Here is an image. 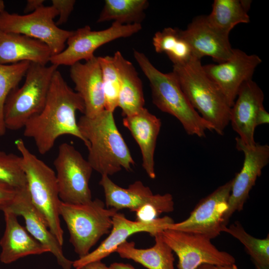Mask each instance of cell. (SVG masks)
<instances>
[{"label":"cell","mask_w":269,"mask_h":269,"mask_svg":"<svg viewBox=\"0 0 269 269\" xmlns=\"http://www.w3.org/2000/svg\"><path fill=\"white\" fill-rule=\"evenodd\" d=\"M77 111L84 114V102L57 70L43 109L27 121L23 128V135L33 139L37 151L42 155L49 152L57 138L63 135L75 136L87 146L76 120Z\"/></svg>","instance_id":"cell-1"},{"label":"cell","mask_w":269,"mask_h":269,"mask_svg":"<svg viewBox=\"0 0 269 269\" xmlns=\"http://www.w3.org/2000/svg\"><path fill=\"white\" fill-rule=\"evenodd\" d=\"M113 113L104 110L94 117L83 115L78 121L80 132L87 143L88 161L101 175H112L122 168L130 171L134 164Z\"/></svg>","instance_id":"cell-2"},{"label":"cell","mask_w":269,"mask_h":269,"mask_svg":"<svg viewBox=\"0 0 269 269\" xmlns=\"http://www.w3.org/2000/svg\"><path fill=\"white\" fill-rule=\"evenodd\" d=\"M133 54L148 80L152 102L158 109L176 118L189 135L203 137L206 131H214L192 107L172 72H161L142 52L134 50Z\"/></svg>","instance_id":"cell-3"},{"label":"cell","mask_w":269,"mask_h":269,"mask_svg":"<svg viewBox=\"0 0 269 269\" xmlns=\"http://www.w3.org/2000/svg\"><path fill=\"white\" fill-rule=\"evenodd\" d=\"M172 72L192 107L214 131L223 135L230 123L231 107L205 72L201 59L194 58L184 64L173 65Z\"/></svg>","instance_id":"cell-4"},{"label":"cell","mask_w":269,"mask_h":269,"mask_svg":"<svg viewBox=\"0 0 269 269\" xmlns=\"http://www.w3.org/2000/svg\"><path fill=\"white\" fill-rule=\"evenodd\" d=\"M15 144L21 154L30 200L44 218L50 231L63 246L64 232L59 214L61 201L55 172L32 153L22 139H17Z\"/></svg>","instance_id":"cell-5"},{"label":"cell","mask_w":269,"mask_h":269,"mask_svg":"<svg viewBox=\"0 0 269 269\" xmlns=\"http://www.w3.org/2000/svg\"><path fill=\"white\" fill-rule=\"evenodd\" d=\"M58 67L30 62L22 86L13 89L6 99L3 120L6 130L23 128L29 119L42 110Z\"/></svg>","instance_id":"cell-6"},{"label":"cell","mask_w":269,"mask_h":269,"mask_svg":"<svg viewBox=\"0 0 269 269\" xmlns=\"http://www.w3.org/2000/svg\"><path fill=\"white\" fill-rule=\"evenodd\" d=\"M117 212L106 208L99 199L84 204L61 201L59 214L66 224L70 242L79 258L87 255L103 236L109 233L113 217Z\"/></svg>","instance_id":"cell-7"},{"label":"cell","mask_w":269,"mask_h":269,"mask_svg":"<svg viewBox=\"0 0 269 269\" xmlns=\"http://www.w3.org/2000/svg\"><path fill=\"white\" fill-rule=\"evenodd\" d=\"M57 15V10L52 5H43L31 13L23 15L9 13L4 9L0 12V30L39 40L48 46L52 56L57 55L64 50L65 43L73 32L61 29L56 24L53 19Z\"/></svg>","instance_id":"cell-8"},{"label":"cell","mask_w":269,"mask_h":269,"mask_svg":"<svg viewBox=\"0 0 269 269\" xmlns=\"http://www.w3.org/2000/svg\"><path fill=\"white\" fill-rule=\"evenodd\" d=\"M53 164L61 201L84 204L92 200L89 183L93 169L72 145H59Z\"/></svg>","instance_id":"cell-9"},{"label":"cell","mask_w":269,"mask_h":269,"mask_svg":"<svg viewBox=\"0 0 269 269\" xmlns=\"http://www.w3.org/2000/svg\"><path fill=\"white\" fill-rule=\"evenodd\" d=\"M141 24H122L113 22L107 29L93 30L89 25L73 30L67 40V46L60 53L51 57V64L70 66L87 61L95 56V51L100 47L114 40L127 38L139 32Z\"/></svg>","instance_id":"cell-10"},{"label":"cell","mask_w":269,"mask_h":269,"mask_svg":"<svg viewBox=\"0 0 269 269\" xmlns=\"http://www.w3.org/2000/svg\"><path fill=\"white\" fill-rule=\"evenodd\" d=\"M164 242L178 258V269H197L203 265L235 264L230 253L218 250L210 239L200 234L166 229L161 232Z\"/></svg>","instance_id":"cell-11"},{"label":"cell","mask_w":269,"mask_h":269,"mask_svg":"<svg viewBox=\"0 0 269 269\" xmlns=\"http://www.w3.org/2000/svg\"><path fill=\"white\" fill-rule=\"evenodd\" d=\"M232 183L233 179L218 187L197 203L188 218L169 225L167 229L200 234L210 240L218 237L227 227L223 216Z\"/></svg>","instance_id":"cell-12"},{"label":"cell","mask_w":269,"mask_h":269,"mask_svg":"<svg viewBox=\"0 0 269 269\" xmlns=\"http://www.w3.org/2000/svg\"><path fill=\"white\" fill-rule=\"evenodd\" d=\"M99 184L103 188L107 208L117 211L128 209L137 214L144 208L151 207L159 215L174 210V203L171 194H154L140 181H136L125 188L115 183L109 176L103 175Z\"/></svg>","instance_id":"cell-13"},{"label":"cell","mask_w":269,"mask_h":269,"mask_svg":"<svg viewBox=\"0 0 269 269\" xmlns=\"http://www.w3.org/2000/svg\"><path fill=\"white\" fill-rule=\"evenodd\" d=\"M235 139L237 149L244 154V161L242 169L233 178L228 207L223 216L225 226H227L235 212L243 209L250 191L255 185L257 178L261 176L263 169L269 162L268 144L256 143L250 146L243 143L238 137Z\"/></svg>","instance_id":"cell-14"},{"label":"cell","mask_w":269,"mask_h":269,"mask_svg":"<svg viewBox=\"0 0 269 269\" xmlns=\"http://www.w3.org/2000/svg\"><path fill=\"white\" fill-rule=\"evenodd\" d=\"M174 223L168 217L156 218L150 220L132 221L125 215L117 212L112 218V227L110 235L95 250L73 261V267L81 269L84 266L102 259L116 252L117 249L132 235L139 232H147L152 236L166 229Z\"/></svg>","instance_id":"cell-15"},{"label":"cell","mask_w":269,"mask_h":269,"mask_svg":"<svg viewBox=\"0 0 269 269\" xmlns=\"http://www.w3.org/2000/svg\"><path fill=\"white\" fill-rule=\"evenodd\" d=\"M261 63L262 60L258 55L233 49L232 55L227 61L203 65V68L232 107L240 87L252 80L256 68Z\"/></svg>","instance_id":"cell-16"},{"label":"cell","mask_w":269,"mask_h":269,"mask_svg":"<svg viewBox=\"0 0 269 269\" xmlns=\"http://www.w3.org/2000/svg\"><path fill=\"white\" fill-rule=\"evenodd\" d=\"M4 208L23 218L25 228L28 233L48 248L49 252L55 257L58 264L62 269H72L73 261L65 257L62 246L50 231L42 215L32 204L27 186L16 190L12 200Z\"/></svg>","instance_id":"cell-17"},{"label":"cell","mask_w":269,"mask_h":269,"mask_svg":"<svg viewBox=\"0 0 269 269\" xmlns=\"http://www.w3.org/2000/svg\"><path fill=\"white\" fill-rule=\"evenodd\" d=\"M182 33L195 58L201 59L208 56L219 63L227 61L233 54L229 35L212 26L206 15L195 17L185 29L182 30Z\"/></svg>","instance_id":"cell-18"},{"label":"cell","mask_w":269,"mask_h":269,"mask_svg":"<svg viewBox=\"0 0 269 269\" xmlns=\"http://www.w3.org/2000/svg\"><path fill=\"white\" fill-rule=\"evenodd\" d=\"M264 100L263 91L252 79L240 87L231 108L230 123L238 137L246 145L252 146L256 143L254 137L256 119L264 107Z\"/></svg>","instance_id":"cell-19"},{"label":"cell","mask_w":269,"mask_h":269,"mask_svg":"<svg viewBox=\"0 0 269 269\" xmlns=\"http://www.w3.org/2000/svg\"><path fill=\"white\" fill-rule=\"evenodd\" d=\"M70 76L76 92L84 102V115L94 117L105 110L102 71L98 57L71 65Z\"/></svg>","instance_id":"cell-20"},{"label":"cell","mask_w":269,"mask_h":269,"mask_svg":"<svg viewBox=\"0 0 269 269\" xmlns=\"http://www.w3.org/2000/svg\"><path fill=\"white\" fill-rule=\"evenodd\" d=\"M1 211L5 221L4 231L0 240L1 263L9 264L28 256L49 252L48 248L34 239L20 224L16 214L6 208Z\"/></svg>","instance_id":"cell-21"},{"label":"cell","mask_w":269,"mask_h":269,"mask_svg":"<svg viewBox=\"0 0 269 269\" xmlns=\"http://www.w3.org/2000/svg\"><path fill=\"white\" fill-rule=\"evenodd\" d=\"M123 122L140 148L143 168L149 178L154 179V155L161 126L160 119L144 107L136 113L124 117Z\"/></svg>","instance_id":"cell-22"},{"label":"cell","mask_w":269,"mask_h":269,"mask_svg":"<svg viewBox=\"0 0 269 269\" xmlns=\"http://www.w3.org/2000/svg\"><path fill=\"white\" fill-rule=\"evenodd\" d=\"M51 56L50 48L43 42L23 34L0 30V64L28 61L47 65Z\"/></svg>","instance_id":"cell-23"},{"label":"cell","mask_w":269,"mask_h":269,"mask_svg":"<svg viewBox=\"0 0 269 269\" xmlns=\"http://www.w3.org/2000/svg\"><path fill=\"white\" fill-rule=\"evenodd\" d=\"M113 57L121 82L118 107L125 117L144 108L142 83L132 63L126 59L120 51H117Z\"/></svg>","instance_id":"cell-24"},{"label":"cell","mask_w":269,"mask_h":269,"mask_svg":"<svg viewBox=\"0 0 269 269\" xmlns=\"http://www.w3.org/2000/svg\"><path fill=\"white\" fill-rule=\"evenodd\" d=\"M153 237L155 243L150 248L138 249L134 242L127 241L115 252L121 258L133 260L148 269H175L173 252L163 240L161 232Z\"/></svg>","instance_id":"cell-25"},{"label":"cell","mask_w":269,"mask_h":269,"mask_svg":"<svg viewBox=\"0 0 269 269\" xmlns=\"http://www.w3.org/2000/svg\"><path fill=\"white\" fill-rule=\"evenodd\" d=\"M152 44L155 51L165 54L173 65L184 64L195 58L182 30L177 28L169 27L156 32L152 38Z\"/></svg>","instance_id":"cell-26"},{"label":"cell","mask_w":269,"mask_h":269,"mask_svg":"<svg viewBox=\"0 0 269 269\" xmlns=\"http://www.w3.org/2000/svg\"><path fill=\"white\" fill-rule=\"evenodd\" d=\"M248 11L242 0H214L206 18L212 26L229 35L237 24L250 22Z\"/></svg>","instance_id":"cell-27"},{"label":"cell","mask_w":269,"mask_h":269,"mask_svg":"<svg viewBox=\"0 0 269 269\" xmlns=\"http://www.w3.org/2000/svg\"><path fill=\"white\" fill-rule=\"evenodd\" d=\"M148 4L147 0H106L97 22L113 20L122 24H141Z\"/></svg>","instance_id":"cell-28"},{"label":"cell","mask_w":269,"mask_h":269,"mask_svg":"<svg viewBox=\"0 0 269 269\" xmlns=\"http://www.w3.org/2000/svg\"><path fill=\"white\" fill-rule=\"evenodd\" d=\"M240 241L251 257L255 266L269 268V235L258 239L247 233L241 224L236 221L223 231Z\"/></svg>","instance_id":"cell-29"},{"label":"cell","mask_w":269,"mask_h":269,"mask_svg":"<svg viewBox=\"0 0 269 269\" xmlns=\"http://www.w3.org/2000/svg\"><path fill=\"white\" fill-rule=\"evenodd\" d=\"M30 64L28 61H22L12 64H0V136L3 135L6 131L3 120L6 99L25 76Z\"/></svg>","instance_id":"cell-30"},{"label":"cell","mask_w":269,"mask_h":269,"mask_svg":"<svg viewBox=\"0 0 269 269\" xmlns=\"http://www.w3.org/2000/svg\"><path fill=\"white\" fill-rule=\"evenodd\" d=\"M98 57L102 71L105 109L114 113L118 107L121 87L120 76L115 65L113 56Z\"/></svg>","instance_id":"cell-31"},{"label":"cell","mask_w":269,"mask_h":269,"mask_svg":"<svg viewBox=\"0 0 269 269\" xmlns=\"http://www.w3.org/2000/svg\"><path fill=\"white\" fill-rule=\"evenodd\" d=\"M0 182L16 190L26 187L21 156L0 151Z\"/></svg>","instance_id":"cell-32"},{"label":"cell","mask_w":269,"mask_h":269,"mask_svg":"<svg viewBox=\"0 0 269 269\" xmlns=\"http://www.w3.org/2000/svg\"><path fill=\"white\" fill-rule=\"evenodd\" d=\"M51 1V5L58 12L59 19L56 22V24L58 26L67 22L74 9L76 1L75 0H52Z\"/></svg>","instance_id":"cell-33"},{"label":"cell","mask_w":269,"mask_h":269,"mask_svg":"<svg viewBox=\"0 0 269 269\" xmlns=\"http://www.w3.org/2000/svg\"><path fill=\"white\" fill-rule=\"evenodd\" d=\"M16 190L0 182V210L6 207L12 200Z\"/></svg>","instance_id":"cell-34"},{"label":"cell","mask_w":269,"mask_h":269,"mask_svg":"<svg viewBox=\"0 0 269 269\" xmlns=\"http://www.w3.org/2000/svg\"><path fill=\"white\" fill-rule=\"evenodd\" d=\"M44 1V0H27L24 9V12L28 14L34 11L43 5Z\"/></svg>","instance_id":"cell-35"},{"label":"cell","mask_w":269,"mask_h":269,"mask_svg":"<svg viewBox=\"0 0 269 269\" xmlns=\"http://www.w3.org/2000/svg\"><path fill=\"white\" fill-rule=\"evenodd\" d=\"M269 123V114L266 110L264 107H262L257 117L256 125L257 126L263 124H267Z\"/></svg>","instance_id":"cell-36"},{"label":"cell","mask_w":269,"mask_h":269,"mask_svg":"<svg viewBox=\"0 0 269 269\" xmlns=\"http://www.w3.org/2000/svg\"><path fill=\"white\" fill-rule=\"evenodd\" d=\"M197 269H239L235 264L227 265H203Z\"/></svg>","instance_id":"cell-37"},{"label":"cell","mask_w":269,"mask_h":269,"mask_svg":"<svg viewBox=\"0 0 269 269\" xmlns=\"http://www.w3.org/2000/svg\"><path fill=\"white\" fill-rule=\"evenodd\" d=\"M81 269H110L104 263L101 261H97L89 263Z\"/></svg>","instance_id":"cell-38"},{"label":"cell","mask_w":269,"mask_h":269,"mask_svg":"<svg viewBox=\"0 0 269 269\" xmlns=\"http://www.w3.org/2000/svg\"><path fill=\"white\" fill-rule=\"evenodd\" d=\"M110 269H136L132 265L123 263H113L109 267Z\"/></svg>","instance_id":"cell-39"},{"label":"cell","mask_w":269,"mask_h":269,"mask_svg":"<svg viewBox=\"0 0 269 269\" xmlns=\"http://www.w3.org/2000/svg\"><path fill=\"white\" fill-rule=\"evenodd\" d=\"M5 4L2 0H0V12L4 10Z\"/></svg>","instance_id":"cell-40"},{"label":"cell","mask_w":269,"mask_h":269,"mask_svg":"<svg viewBox=\"0 0 269 269\" xmlns=\"http://www.w3.org/2000/svg\"><path fill=\"white\" fill-rule=\"evenodd\" d=\"M256 269H269V268H265L259 266H255Z\"/></svg>","instance_id":"cell-41"}]
</instances>
